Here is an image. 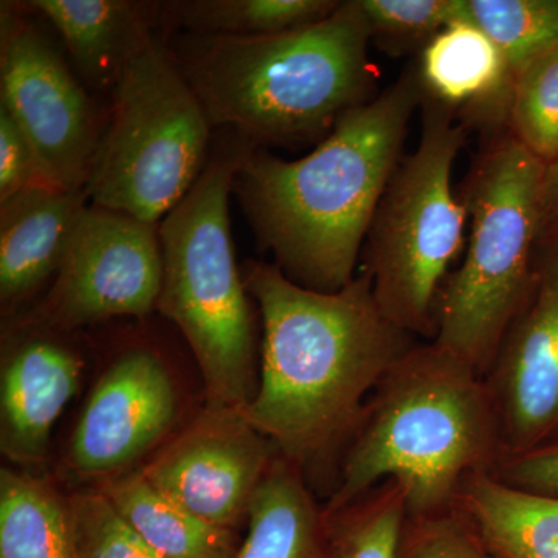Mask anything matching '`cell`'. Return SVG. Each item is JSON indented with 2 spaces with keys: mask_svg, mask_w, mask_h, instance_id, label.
I'll return each instance as SVG.
<instances>
[{
  "mask_svg": "<svg viewBox=\"0 0 558 558\" xmlns=\"http://www.w3.org/2000/svg\"><path fill=\"white\" fill-rule=\"evenodd\" d=\"M422 101L414 65L374 100L344 113L307 156L284 160L248 149L233 193L260 247L274 253L286 277L326 293L357 277L374 213Z\"/></svg>",
  "mask_w": 558,
  "mask_h": 558,
  "instance_id": "obj_2",
  "label": "cell"
},
{
  "mask_svg": "<svg viewBox=\"0 0 558 558\" xmlns=\"http://www.w3.org/2000/svg\"><path fill=\"white\" fill-rule=\"evenodd\" d=\"M421 142L400 160L366 236L365 269L389 322L435 339L436 304L464 245L468 205L451 183L468 126L424 97Z\"/></svg>",
  "mask_w": 558,
  "mask_h": 558,
  "instance_id": "obj_7",
  "label": "cell"
},
{
  "mask_svg": "<svg viewBox=\"0 0 558 558\" xmlns=\"http://www.w3.org/2000/svg\"><path fill=\"white\" fill-rule=\"evenodd\" d=\"M76 558H165L98 488L68 499Z\"/></svg>",
  "mask_w": 558,
  "mask_h": 558,
  "instance_id": "obj_27",
  "label": "cell"
},
{
  "mask_svg": "<svg viewBox=\"0 0 558 558\" xmlns=\"http://www.w3.org/2000/svg\"><path fill=\"white\" fill-rule=\"evenodd\" d=\"M247 523V537L234 558H339L325 510L303 472L282 454H275Z\"/></svg>",
  "mask_w": 558,
  "mask_h": 558,
  "instance_id": "obj_18",
  "label": "cell"
},
{
  "mask_svg": "<svg viewBox=\"0 0 558 558\" xmlns=\"http://www.w3.org/2000/svg\"><path fill=\"white\" fill-rule=\"evenodd\" d=\"M371 43L360 0H347L300 31L193 35L170 53L211 128L266 149L326 138L344 113L376 98Z\"/></svg>",
  "mask_w": 558,
  "mask_h": 558,
  "instance_id": "obj_3",
  "label": "cell"
},
{
  "mask_svg": "<svg viewBox=\"0 0 558 558\" xmlns=\"http://www.w3.org/2000/svg\"><path fill=\"white\" fill-rule=\"evenodd\" d=\"M35 189L60 186L50 178L9 110L0 106V204L22 191Z\"/></svg>",
  "mask_w": 558,
  "mask_h": 558,
  "instance_id": "obj_29",
  "label": "cell"
},
{
  "mask_svg": "<svg viewBox=\"0 0 558 558\" xmlns=\"http://www.w3.org/2000/svg\"><path fill=\"white\" fill-rule=\"evenodd\" d=\"M60 32L81 76L95 89L119 86L140 53L154 43L159 7L130 0H33L17 3Z\"/></svg>",
  "mask_w": 558,
  "mask_h": 558,
  "instance_id": "obj_17",
  "label": "cell"
},
{
  "mask_svg": "<svg viewBox=\"0 0 558 558\" xmlns=\"http://www.w3.org/2000/svg\"><path fill=\"white\" fill-rule=\"evenodd\" d=\"M543 222L546 227L558 220V157L546 165L542 183Z\"/></svg>",
  "mask_w": 558,
  "mask_h": 558,
  "instance_id": "obj_31",
  "label": "cell"
},
{
  "mask_svg": "<svg viewBox=\"0 0 558 558\" xmlns=\"http://www.w3.org/2000/svg\"><path fill=\"white\" fill-rule=\"evenodd\" d=\"M492 475L521 490L558 497V439L526 453L501 459Z\"/></svg>",
  "mask_w": 558,
  "mask_h": 558,
  "instance_id": "obj_30",
  "label": "cell"
},
{
  "mask_svg": "<svg viewBox=\"0 0 558 558\" xmlns=\"http://www.w3.org/2000/svg\"><path fill=\"white\" fill-rule=\"evenodd\" d=\"M454 508L497 558H558V497L509 486L476 473L459 490Z\"/></svg>",
  "mask_w": 558,
  "mask_h": 558,
  "instance_id": "obj_19",
  "label": "cell"
},
{
  "mask_svg": "<svg viewBox=\"0 0 558 558\" xmlns=\"http://www.w3.org/2000/svg\"><path fill=\"white\" fill-rule=\"evenodd\" d=\"M117 512L165 558H234L236 531L215 526L172 501L142 470L98 484Z\"/></svg>",
  "mask_w": 558,
  "mask_h": 558,
  "instance_id": "obj_20",
  "label": "cell"
},
{
  "mask_svg": "<svg viewBox=\"0 0 558 558\" xmlns=\"http://www.w3.org/2000/svg\"><path fill=\"white\" fill-rule=\"evenodd\" d=\"M250 148L233 132L159 223L163 282L157 311L189 341L209 407L245 409L258 387L255 319L234 259L229 213L234 174Z\"/></svg>",
  "mask_w": 558,
  "mask_h": 558,
  "instance_id": "obj_5",
  "label": "cell"
},
{
  "mask_svg": "<svg viewBox=\"0 0 558 558\" xmlns=\"http://www.w3.org/2000/svg\"><path fill=\"white\" fill-rule=\"evenodd\" d=\"M407 517L405 492L388 480L326 519L337 557L398 558Z\"/></svg>",
  "mask_w": 558,
  "mask_h": 558,
  "instance_id": "obj_23",
  "label": "cell"
},
{
  "mask_svg": "<svg viewBox=\"0 0 558 558\" xmlns=\"http://www.w3.org/2000/svg\"><path fill=\"white\" fill-rule=\"evenodd\" d=\"M277 453L244 409L205 405L142 473L201 520L236 531L248 521L253 498Z\"/></svg>",
  "mask_w": 558,
  "mask_h": 558,
  "instance_id": "obj_12",
  "label": "cell"
},
{
  "mask_svg": "<svg viewBox=\"0 0 558 558\" xmlns=\"http://www.w3.org/2000/svg\"><path fill=\"white\" fill-rule=\"evenodd\" d=\"M46 299L25 319L36 329H73L112 317H145L159 303V226L87 205Z\"/></svg>",
  "mask_w": 558,
  "mask_h": 558,
  "instance_id": "obj_9",
  "label": "cell"
},
{
  "mask_svg": "<svg viewBox=\"0 0 558 558\" xmlns=\"http://www.w3.org/2000/svg\"><path fill=\"white\" fill-rule=\"evenodd\" d=\"M0 106L62 190L84 191L101 131L89 95L20 9L0 17Z\"/></svg>",
  "mask_w": 558,
  "mask_h": 558,
  "instance_id": "obj_10",
  "label": "cell"
},
{
  "mask_svg": "<svg viewBox=\"0 0 558 558\" xmlns=\"http://www.w3.org/2000/svg\"><path fill=\"white\" fill-rule=\"evenodd\" d=\"M86 191L35 189L0 204V301L11 307L58 274Z\"/></svg>",
  "mask_w": 558,
  "mask_h": 558,
  "instance_id": "obj_16",
  "label": "cell"
},
{
  "mask_svg": "<svg viewBox=\"0 0 558 558\" xmlns=\"http://www.w3.org/2000/svg\"><path fill=\"white\" fill-rule=\"evenodd\" d=\"M174 384L153 352L131 351L98 380L73 432L65 465L105 481L153 449L174 424Z\"/></svg>",
  "mask_w": 558,
  "mask_h": 558,
  "instance_id": "obj_13",
  "label": "cell"
},
{
  "mask_svg": "<svg viewBox=\"0 0 558 558\" xmlns=\"http://www.w3.org/2000/svg\"><path fill=\"white\" fill-rule=\"evenodd\" d=\"M545 170L508 132L480 157L461 193L470 220L468 253L440 290L432 341L483 377L534 281L545 231Z\"/></svg>",
  "mask_w": 558,
  "mask_h": 558,
  "instance_id": "obj_6",
  "label": "cell"
},
{
  "mask_svg": "<svg viewBox=\"0 0 558 558\" xmlns=\"http://www.w3.org/2000/svg\"><path fill=\"white\" fill-rule=\"evenodd\" d=\"M468 17L490 36L512 70L558 47V0H468Z\"/></svg>",
  "mask_w": 558,
  "mask_h": 558,
  "instance_id": "obj_24",
  "label": "cell"
},
{
  "mask_svg": "<svg viewBox=\"0 0 558 558\" xmlns=\"http://www.w3.org/2000/svg\"><path fill=\"white\" fill-rule=\"evenodd\" d=\"M0 558H76L69 502L46 481L0 472Z\"/></svg>",
  "mask_w": 558,
  "mask_h": 558,
  "instance_id": "obj_21",
  "label": "cell"
},
{
  "mask_svg": "<svg viewBox=\"0 0 558 558\" xmlns=\"http://www.w3.org/2000/svg\"><path fill=\"white\" fill-rule=\"evenodd\" d=\"M244 282L263 319L258 387L245 417L304 476L328 469L414 337L385 317L366 270L332 293L266 263H248Z\"/></svg>",
  "mask_w": 558,
  "mask_h": 558,
  "instance_id": "obj_1",
  "label": "cell"
},
{
  "mask_svg": "<svg viewBox=\"0 0 558 558\" xmlns=\"http://www.w3.org/2000/svg\"><path fill=\"white\" fill-rule=\"evenodd\" d=\"M509 134L543 163L558 157V47L529 62L513 81Z\"/></svg>",
  "mask_w": 558,
  "mask_h": 558,
  "instance_id": "obj_25",
  "label": "cell"
},
{
  "mask_svg": "<svg viewBox=\"0 0 558 558\" xmlns=\"http://www.w3.org/2000/svg\"><path fill=\"white\" fill-rule=\"evenodd\" d=\"M398 558H497L457 508L407 517Z\"/></svg>",
  "mask_w": 558,
  "mask_h": 558,
  "instance_id": "obj_28",
  "label": "cell"
},
{
  "mask_svg": "<svg viewBox=\"0 0 558 558\" xmlns=\"http://www.w3.org/2000/svg\"><path fill=\"white\" fill-rule=\"evenodd\" d=\"M80 359L53 340L31 339L3 363L0 384V446L17 464L46 458L51 428L75 396Z\"/></svg>",
  "mask_w": 558,
  "mask_h": 558,
  "instance_id": "obj_15",
  "label": "cell"
},
{
  "mask_svg": "<svg viewBox=\"0 0 558 558\" xmlns=\"http://www.w3.org/2000/svg\"><path fill=\"white\" fill-rule=\"evenodd\" d=\"M416 70L424 97L457 113L465 126H508L512 70L497 44L469 17L429 40Z\"/></svg>",
  "mask_w": 558,
  "mask_h": 558,
  "instance_id": "obj_14",
  "label": "cell"
},
{
  "mask_svg": "<svg viewBox=\"0 0 558 558\" xmlns=\"http://www.w3.org/2000/svg\"><path fill=\"white\" fill-rule=\"evenodd\" d=\"M484 381L501 459L558 439V220L539 238L527 299Z\"/></svg>",
  "mask_w": 558,
  "mask_h": 558,
  "instance_id": "obj_11",
  "label": "cell"
},
{
  "mask_svg": "<svg viewBox=\"0 0 558 558\" xmlns=\"http://www.w3.org/2000/svg\"><path fill=\"white\" fill-rule=\"evenodd\" d=\"M499 459L484 377L433 341L414 343L369 396L323 510L339 512L392 480L405 492L409 517L444 512L470 476L494 472Z\"/></svg>",
  "mask_w": 558,
  "mask_h": 558,
  "instance_id": "obj_4",
  "label": "cell"
},
{
  "mask_svg": "<svg viewBox=\"0 0 558 558\" xmlns=\"http://www.w3.org/2000/svg\"><path fill=\"white\" fill-rule=\"evenodd\" d=\"M211 130L170 50L154 40L113 90L84 189L89 204L159 226L207 167Z\"/></svg>",
  "mask_w": 558,
  "mask_h": 558,
  "instance_id": "obj_8",
  "label": "cell"
},
{
  "mask_svg": "<svg viewBox=\"0 0 558 558\" xmlns=\"http://www.w3.org/2000/svg\"><path fill=\"white\" fill-rule=\"evenodd\" d=\"M360 5L371 40L392 57L421 53L444 28L468 20V0H360Z\"/></svg>",
  "mask_w": 558,
  "mask_h": 558,
  "instance_id": "obj_26",
  "label": "cell"
},
{
  "mask_svg": "<svg viewBox=\"0 0 558 558\" xmlns=\"http://www.w3.org/2000/svg\"><path fill=\"white\" fill-rule=\"evenodd\" d=\"M339 0H186L160 7V17L193 35L275 36L325 21Z\"/></svg>",
  "mask_w": 558,
  "mask_h": 558,
  "instance_id": "obj_22",
  "label": "cell"
}]
</instances>
